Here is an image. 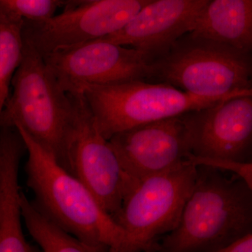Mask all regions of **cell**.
Masks as SVG:
<instances>
[{
  "label": "cell",
  "mask_w": 252,
  "mask_h": 252,
  "mask_svg": "<svg viewBox=\"0 0 252 252\" xmlns=\"http://www.w3.org/2000/svg\"><path fill=\"white\" fill-rule=\"evenodd\" d=\"M198 165L195 183L175 230L157 252H218L252 233V191L241 178Z\"/></svg>",
  "instance_id": "1"
},
{
  "label": "cell",
  "mask_w": 252,
  "mask_h": 252,
  "mask_svg": "<svg viewBox=\"0 0 252 252\" xmlns=\"http://www.w3.org/2000/svg\"><path fill=\"white\" fill-rule=\"evenodd\" d=\"M14 127L28 152L27 185L34 193L33 203L39 211L84 243L105 247L110 252H129L125 232L91 190L61 167L22 127Z\"/></svg>",
  "instance_id": "2"
},
{
  "label": "cell",
  "mask_w": 252,
  "mask_h": 252,
  "mask_svg": "<svg viewBox=\"0 0 252 252\" xmlns=\"http://www.w3.org/2000/svg\"><path fill=\"white\" fill-rule=\"evenodd\" d=\"M23 40L22 60L13 79L12 92L3 111L0 128L22 127L67 171L72 99L24 33Z\"/></svg>",
  "instance_id": "3"
},
{
  "label": "cell",
  "mask_w": 252,
  "mask_h": 252,
  "mask_svg": "<svg viewBox=\"0 0 252 252\" xmlns=\"http://www.w3.org/2000/svg\"><path fill=\"white\" fill-rule=\"evenodd\" d=\"M106 139L137 126L213 107L233 97H205L167 84L134 81L81 91Z\"/></svg>",
  "instance_id": "4"
},
{
  "label": "cell",
  "mask_w": 252,
  "mask_h": 252,
  "mask_svg": "<svg viewBox=\"0 0 252 252\" xmlns=\"http://www.w3.org/2000/svg\"><path fill=\"white\" fill-rule=\"evenodd\" d=\"M198 165L190 160L136 184L115 220L125 232L129 252H157L175 230L195 183Z\"/></svg>",
  "instance_id": "5"
},
{
  "label": "cell",
  "mask_w": 252,
  "mask_h": 252,
  "mask_svg": "<svg viewBox=\"0 0 252 252\" xmlns=\"http://www.w3.org/2000/svg\"><path fill=\"white\" fill-rule=\"evenodd\" d=\"M69 94L73 118L67 142V171L91 190L114 220L130 190L128 180L84 96Z\"/></svg>",
  "instance_id": "6"
},
{
  "label": "cell",
  "mask_w": 252,
  "mask_h": 252,
  "mask_svg": "<svg viewBox=\"0 0 252 252\" xmlns=\"http://www.w3.org/2000/svg\"><path fill=\"white\" fill-rule=\"evenodd\" d=\"M42 56L67 94H81L86 86L142 81L157 69L144 51L102 39Z\"/></svg>",
  "instance_id": "7"
},
{
  "label": "cell",
  "mask_w": 252,
  "mask_h": 252,
  "mask_svg": "<svg viewBox=\"0 0 252 252\" xmlns=\"http://www.w3.org/2000/svg\"><path fill=\"white\" fill-rule=\"evenodd\" d=\"M203 41L169 58L160 67L162 77L199 96L233 97L252 92V58Z\"/></svg>",
  "instance_id": "8"
},
{
  "label": "cell",
  "mask_w": 252,
  "mask_h": 252,
  "mask_svg": "<svg viewBox=\"0 0 252 252\" xmlns=\"http://www.w3.org/2000/svg\"><path fill=\"white\" fill-rule=\"evenodd\" d=\"M154 0H102L45 21L25 20L24 35L42 56L82 45L125 28Z\"/></svg>",
  "instance_id": "9"
},
{
  "label": "cell",
  "mask_w": 252,
  "mask_h": 252,
  "mask_svg": "<svg viewBox=\"0 0 252 252\" xmlns=\"http://www.w3.org/2000/svg\"><path fill=\"white\" fill-rule=\"evenodd\" d=\"M108 140L130 190L144 179L178 166L192 155L187 114L132 127Z\"/></svg>",
  "instance_id": "10"
},
{
  "label": "cell",
  "mask_w": 252,
  "mask_h": 252,
  "mask_svg": "<svg viewBox=\"0 0 252 252\" xmlns=\"http://www.w3.org/2000/svg\"><path fill=\"white\" fill-rule=\"evenodd\" d=\"M192 157L252 162V91L187 114Z\"/></svg>",
  "instance_id": "11"
},
{
  "label": "cell",
  "mask_w": 252,
  "mask_h": 252,
  "mask_svg": "<svg viewBox=\"0 0 252 252\" xmlns=\"http://www.w3.org/2000/svg\"><path fill=\"white\" fill-rule=\"evenodd\" d=\"M208 1L154 0L125 28L100 39L135 48L150 56L190 32L195 18Z\"/></svg>",
  "instance_id": "12"
},
{
  "label": "cell",
  "mask_w": 252,
  "mask_h": 252,
  "mask_svg": "<svg viewBox=\"0 0 252 252\" xmlns=\"http://www.w3.org/2000/svg\"><path fill=\"white\" fill-rule=\"evenodd\" d=\"M190 33L252 59V0H209Z\"/></svg>",
  "instance_id": "13"
},
{
  "label": "cell",
  "mask_w": 252,
  "mask_h": 252,
  "mask_svg": "<svg viewBox=\"0 0 252 252\" xmlns=\"http://www.w3.org/2000/svg\"><path fill=\"white\" fill-rule=\"evenodd\" d=\"M18 172L13 164L0 165V252H41L23 233Z\"/></svg>",
  "instance_id": "14"
},
{
  "label": "cell",
  "mask_w": 252,
  "mask_h": 252,
  "mask_svg": "<svg viewBox=\"0 0 252 252\" xmlns=\"http://www.w3.org/2000/svg\"><path fill=\"white\" fill-rule=\"evenodd\" d=\"M20 205L26 228L41 252H110L105 247L84 243L61 229L44 217L22 190Z\"/></svg>",
  "instance_id": "15"
},
{
  "label": "cell",
  "mask_w": 252,
  "mask_h": 252,
  "mask_svg": "<svg viewBox=\"0 0 252 252\" xmlns=\"http://www.w3.org/2000/svg\"><path fill=\"white\" fill-rule=\"evenodd\" d=\"M25 20L0 7V122L23 53Z\"/></svg>",
  "instance_id": "16"
},
{
  "label": "cell",
  "mask_w": 252,
  "mask_h": 252,
  "mask_svg": "<svg viewBox=\"0 0 252 252\" xmlns=\"http://www.w3.org/2000/svg\"><path fill=\"white\" fill-rule=\"evenodd\" d=\"M61 0H0V7L29 21H45L55 16Z\"/></svg>",
  "instance_id": "17"
},
{
  "label": "cell",
  "mask_w": 252,
  "mask_h": 252,
  "mask_svg": "<svg viewBox=\"0 0 252 252\" xmlns=\"http://www.w3.org/2000/svg\"><path fill=\"white\" fill-rule=\"evenodd\" d=\"M189 160L195 165H206L216 167L230 173L234 174L248 185L252 191V162H235L218 159L203 158L190 156Z\"/></svg>",
  "instance_id": "18"
},
{
  "label": "cell",
  "mask_w": 252,
  "mask_h": 252,
  "mask_svg": "<svg viewBox=\"0 0 252 252\" xmlns=\"http://www.w3.org/2000/svg\"><path fill=\"white\" fill-rule=\"evenodd\" d=\"M218 252H252V233Z\"/></svg>",
  "instance_id": "19"
},
{
  "label": "cell",
  "mask_w": 252,
  "mask_h": 252,
  "mask_svg": "<svg viewBox=\"0 0 252 252\" xmlns=\"http://www.w3.org/2000/svg\"><path fill=\"white\" fill-rule=\"evenodd\" d=\"M102 0H65V9L69 10L79 7L92 3L97 2Z\"/></svg>",
  "instance_id": "20"
},
{
  "label": "cell",
  "mask_w": 252,
  "mask_h": 252,
  "mask_svg": "<svg viewBox=\"0 0 252 252\" xmlns=\"http://www.w3.org/2000/svg\"><path fill=\"white\" fill-rule=\"evenodd\" d=\"M41 252H42L41 251Z\"/></svg>",
  "instance_id": "21"
}]
</instances>
